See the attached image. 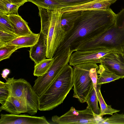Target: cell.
I'll return each instance as SVG.
<instances>
[{
    "label": "cell",
    "instance_id": "1",
    "mask_svg": "<svg viewBox=\"0 0 124 124\" xmlns=\"http://www.w3.org/2000/svg\"><path fill=\"white\" fill-rule=\"evenodd\" d=\"M116 15L110 8L83 11L67 32L54 56L59 55L69 46L75 49L84 41L106 30L114 23Z\"/></svg>",
    "mask_w": 124,
    "mask_h": 124
},
{
    "label": "cell",
    "instance_id": "2",
    "mask_svg": "<svg viewBox=\"0 0 124 124\" xmlns=\"http://www.w3.org/2000/svg\"><path fill=\"white\" fill-rule=\"evenodd\" d=\"M41 19L40 31L46 38V57H54L59 47L64 40L67 32L62 27L60 11L38 8Z\"/></svg>",
    "mask_w": 124,
    "mask_h": 124
},
{
    "label": "cell",
    "instance_id": "3",
    "mask_svg": "<svg viewBox=\"0 0 124 124\" xmlns=\"http://www.w3.org/2000/svg\"><path fill=\"white\" fill-rule=\"evenodd\" d=\"M73 71L69 64L46 92L39 96V110H51L63 103L73 86Z\"/></svg>",
    "mask_w": 124,
    "mask_h": 124
},
{
    "label": "cell",
    "instance_id": "4",
    "mask_svg": "<svg viewBox=\"0 0 124 124\" xmlns=\"http://www.w3.org/2000/svg\"><path fill=\"white\" fill-rule=\"evenodd\" d=\"M97 48L124 52V22L119 25L115 22L105 31L92 36L80 43L77 50Z\"/></svg>",
    "mask_w": 124,
    "mask_h": 124
},
{
    "label": "cell",
    "instance_id": "5",
    "mask_svg": "<svg viewBox=\"0 0 124 124\" xmlns=\"http://www.w3.org/2000/svg\"><path fill=\"white\" fill-rule=\"evenodd\" d=\"M76 49L68 47L60 54L54 56V62L47 73L37 77L33 86L39 96L43 94L61 72L69 65L70 56Z\"/></svg>",
    "mask_w": 124,
    "mask_h": 124
},
{
    "label": "cell",
    "instance_id": "6",
    "mask_svg": "<svg viewBox=\"0 0 124 124\" xmlns=\"http://www.w3.org/2000/svg\"><path fill=\"white\" fill-rule=\"evenodd\" d=\"M8 90L9 96L24 98L26 100L27 113L31 116L37 113L38 110L39 96L34 88L25 79L8 78L5 82Z\"/></svg>",
    "mask_w": 124,
    "mask_h": 124
},
{
    "label": "cell",
    "instance_id": "7",
    "mask_svg": "<svg viewBox=\"0 0 124 124\" xmlns=\"http://www.w3.org/2000/svg\"><path fill=\"white\" fill-rule=\"evenodd\" d=\"M97 65L96 64L86 63L73 66V97L78 99L81 103L86 102L88 94L93 88L89 71Z\"/></svg>",
    "mask_w": 124,
    "mask_h": 124
},
{
    "label": "cell",
    "instance_id": "8",
    "mask_svg": "<svg viewBox=\"0 0 124 124\" xmlns=\"http://www.w3.org/2000/svg\"><path fill=\"white\" fill-rule=\"evenodd\" d=\"M102 117L100 115H95L87 107L84 110H78L72 107L68 112L60 116H52V120L54 123L58 124H98Z\"/></svg>",
    "mask_w": 124,
    "mask_h": 124
},
{
    "label": "cell",
    "instance_id": "9",
    "mask_svg": "<svg viewBox=\"0 0 124 124\" xmlns=\"http://www.w3.org/2000/svg\"><path fill=\"white\" fill-rule=\"evenodd\" d=\"M111 51L102 48L77 50L71 54L69 65L73 66L86 63L100 64L102 58Z\"/></svg>",
    "mask_w": 124,
    "mask_h": 124
},
{
    "label": "cell",
    "instance_id": "10",
    "mask_svg": "<svg viewBox=\"0 0 124 124\" xmlns=\"http://www.w3.org/2000/svg\"><path fill=\"white\" fill-rule=\"evenodd\" d=\"M100 64L120 78H124V53L111 51L102 58Z\"/></svg>",
    "mask_w": 124,
    "mask_h": 124
},
{
    "label": "cell",
    "instance_id": "11",
    "mask_svg": "<svg viewBox=\"0 0 124 124\" xmlns=\"http://www.w3.org/2000/svg\"><path fill=\"white\" fill-rule=\"evenodd\" d=\"M0 124H49L44 116H37L25 114L0 115Z\"/></svg>",
    "mask_w": 124,
    "mask_h": 124
},
{
    "label": "cell",
    "instance_id": "12",
    "mask_svg": "<svg viewBox=\"0 0 124 124\" xmlns=\"http://www.w3.org/2000/svg\"><path fill=\"white\" fill-rule=\"evenodd\" d=\"M117 0H94L83 4L63 8L60 12L62 13L88 10H106L110 8L112 4Z\"/></svg>",
    "mask_w": 124,
    "mask_h": 124
},
{
    "label": "cell",
    "instance_id": "13",
    "mask_svg": "<svg viewBox=\"0 0 124 124\" xmlns=\"http://www.w3.org/2000/svg\"><path fill=\"white\" fill-rule=\"evenodd\" d=\"M2 110L14 114L27 113L26 100L24 98L9 96L4 104L0 107V112Z\"/></svg>",
    "mask_w": 124,
    "mask_h": 124
},
{
    "label": "cell",
    "instance_id": "14",
    "mask_svg": "<svg viewBox=\"0 0 124 124\" xmlns=\"http://www.w3.org/2000/svg\"><path fill=\"white\" fill-rule=\"evenodd\" d=\"M47 51L46 38L41 31L37 42L30 47V57L35 65L46 59Z\"/></svg>",
    "mask_w": 124,
    "mask_h": 124
},
{
    "label": "cell",
    "instance_id": "15",
    "mask_svg": "<svg viewBox=\"0 0 124 124\" xmlns=\"http://www.w3.org/2000/svg\"><path fill=\"white\" fill-rule=\"evenodd\" d=\"M8 15L14 27L15 33L18 36L29 35L33 33L27 22L19 15Z\"/></svg>",
    "mask_w": 124,
    "mask_h": 124
},
{
    "label": "cell",
    "instance_id": "16",
    "mask_svg": "<svg viewBox=\"0 0 124 124\" xmlns=\"http://www.w3.org/2000/svg\"><path fill=\"white\" fill-rule=\"evenodd\" d=\"M39 36V33L35 34L33 33L29 35L17 36L11 41L3 44L16 46L20 48L30 47L36 44Z\"/></svg>",
    "mask_w": 124,
    "mask_h": 124
},
{
    "label": "cell",
    "instance_id": "17",
    "mask_svg": "<svg viewBox=\"0 0 124 124\" xmlns=\"http://www.w3.org/2000/svg\"><path fill=\"white\" fill-rule=\"evenodd\" d=\"M97 84L101 85L114 81L120 78L111 72L102 64L98 66Z\"/></svg>",
    "mask_w": 124,
    "mask_h": 124
},
{
    "label": "cell",
    "instance_id": "18",
    "mask_svg": "<svg viewBox=\"0 0 124 124\" xmlns=\"http://www.w3.org/2000/svg\"><path fill=\"white\" fill-rule=\"evenodd\" d=\"M83 11L71 12L62 13L61 23L62 28L66 32L73 26L74 23Z\"/></svg>",
    "mask_w": 124,
    "mask_h": 124
},
{
    "label": "cell",
    "instance_id": "19",
    "mask_svg": "<svg viewBox=\"0 0 124 124\" xmlns=\"http://www.w3.org/2000/svg\"><path fill=\"white\" fill-rule=\"evenodd\" d=\"M32 2L38 7L50 10L61 11L66 7L60 4L56 0H27Z\"/></svg>",
    "mask_w": 124,
    "mask_h": 124
},
{
    "label": "cell",
    "instance_id": "20",
    "mask_svg": "<svg viewBox=\"0 0 124 124\" xmlns=\"http://www.w3.org/2000/svg\"><path fill=\"white\" fill-rule=\"evenodd\" d=\"M101 85H97L96 90L97 96L100 107L101 116L102 117L103 115L106 114L112 115L114 113L119 112L120 110L112 108L111 105H108L106 103L101 92Z\"/></svg>",
    "mask_w": 124,
    "mask_h": 124
},
{
    "label": "cell",
    "instance_id": "21",
    "mask_svg": "<svg viewBox=\"0 0 124 124\" xmlns=\"http://www.w3.org/2000/svg\"><path fill=\"white\" fill-rule=\"evenodd\" d=\"M54 60V57L45 59L35 65L34 75L38 77L42 76L47 73L52 65Z\"/></svg>",
    "mask_w": 124,
    "mask_h": 124
},
{
    "label": "cell",
    "instance_id": "22",
    "mask_svg": "<svg viewBox=\"0 0 124 124\" xmlns=\"http://www.w3.org/2000/svg\"><path fill=\"white\" fill-rule=\"evenodd\" d=\"M98 101L96 91L93 87L88 94L86 100L87 107L91 110L95 115L100 116V109L98 106Z\"/></svg>",
    "mask_w": 124,
    "mask_h": 124
},
{
    "label": "cell",
    "instance_id": "23",
    "mask_svg": "<svg viewBox=\"0 0 124 124\" xmlns=\"http://www.w3.org/2000/svg\"><path fill=\"white\" fill-rule=\"evenodd\" d=\"M21 6L4 0H0V12L7 15H18V9Z\"/></svg>",
    "mask_w": 124,
    "mask_h": 124
},
{
    "label": "cell",
    "instance_id": "24",
    "mask_svg": "<svg viewBox=\"0 0 124 124\" xmlns=\"http://www.w3.org/2000/svg\"><path fill=\"white\" fill-rule=\"evenodd\" d=\"M20 48L19 46L15 45H0V61L9 58L13 53Z\"/></svg>",
    "mask_w": 124,
    "mask_h": 124
},
{
    "label": "cell",
    "instance_id": "25",
    "mask_svg": "<svg viewBox=\"0 0 124 124\" xmlns=\"http://www.w3.org/2000/svg\"><path fill=\"white\" fill-rule=\"evenodd\" d=\"M101 124H124V114L115 113L110 117L103 118Z\"/></svg>",
    "mask_w": 124,
    "mask_h": 124
},
{
    "label": "cell",
    "instance_id": "26",
    "mask_svg": "<svg viewBox=\"0 0 124 124\" xmlns=\"http://www.w3.org/2000/svg\"><path fill=\"white\" fill-rule=\"evenodd\" d=\"M0 28L15 33L14 27L8 15L0 12Z\"/></svg>",
    "mask_w": 124,
    "mask_h": 124
},
{
    "label": "cell",
    "instance_id": "27",
    "mask_svg": "<svg viewBox=\"0 0 124 124\" xmlns=\"http://www.w3.org/2000/svg\"><path fill=\"white\" fill-rule=\"evenodd\" d=\"M17 36L14 33L0 28V45L10 42Z\"/></svg>",
    "mask_w": 124,
    "mask_h": 124
},
{
    "label": "cell",
    "instance_id": "28",
    "mask_svg": "<svg viewBox=\"0 0 124 124\" xmlns=\"http://www.w3.org/2000/svg\"><path fill=\"white\" fill-rule=\"evenodd\" d=\"M9 96L8 90L5 83L0 81V103L4 104Z\"/></svg>",
    "mask_w": 124,
    "mask_h": 124
},
{
    "label": "cell",
    "instance_id": "29",
    "mask_svg": "<svg viewBox=\"0 0 124 124\" xmlns=\"http://www.w3.org/2000/svg\"><path fill=\"white\" fill-rule=\"evenodd\" d=\"M66 7L79 5L94 0H56Z\"/></svg>",
    "mask_w": 124,
    "mask_h": 124
},
{
    "label": "cell",
    "instance_id": "30",
    "mask_svg": "<svg viewBox=\"0 0 124 124\" xmlns=\"http://www.w3.org/2000/svg\"><path fill=\"white\" fill-rule=\"evenodd\" d=\"M99 67L98 65L91 68L89 71V75L93 82V87L96 91L97 85L98 71Z\"/></svg>",
    "mask_w": 124,
    "mask_h": 124
},
{
    "label": "cell",
    "instance_id": "31",
    "mask_svg": "<svg viewBox=\"0 0 124 124\" xmlns=\"http://www.w3.org/2000/svg\"><path fill=\"white\" fill-rule=\"evenodd\" d=\"M10 73V70L8 69H4L2 70V73L1 74V77L6 80L7 79V77Z\"/></svg>",
    "mask_w": 124,
    "mask_h": 124
},
{
    "label": "cell",
    "instance_id": "32",
    "mask_svg": "<svg viewBox=\"0 0 124 124\" xmlns=\"http://www.w3.org/2000/svg\"><path fill=\"white\" fill-rule=\"evenodd\" d=\"M11 3L23 5L28 1L27 0H11Z\"/></svg>",
    "mask_w": 124,
    "mask_h": 124
},
{
    "label": "cell",
    "instance_id": "33",
    "mask_svg": "<svg viewBox=\"0 0 124 124\" xmlns=\"http://www.w3.org/2000/svg\"><path fill=\"white\" fill-rule=\"evenodd\" d=\"M11 3V0H4Z\"/></svg>",
    "mask_w": 124,
    "mask_h": 124
},
{
    "label": "cell",
    "instance_id": "34",
    "mask_svg": "<svg viewBox=\"0 0 124 124\" xmlns=\"http://www.w3.org/2000/svg\"></svg>",
    "mask_w": 124,
    "mask_h": 124
},
{
    "label": "cell",
    "instance_id": "35",
    "mask_svg": "<svg viewBox=\"0 0 124 124\" xmlns=\"http://www.w3.org/2000/svg\"></svg>",
    "mask_w": 124,
    "mask_h": 124
}]
</instances>
